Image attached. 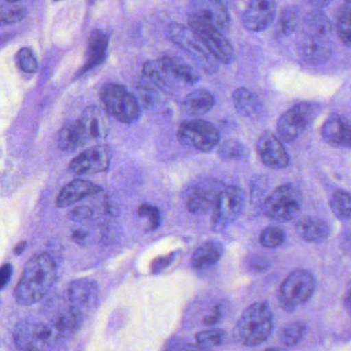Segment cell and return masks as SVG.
Here are the masks:
<instances>
[{
    "label": "cell",
    "mask_w": 351,
    "mask_h": 351,
    "mask_svg": "<svg viewBox=\"0 0 351 351\" xmlns=\"http://www.w3.org/2000/svg\"><path fill=\"white\" fill-rule=\"evenodd\" d=\"M299 23V9L295 5H289L283 10L279 17L277 32L282 36H291L297 30Z\"/></svg>",
    "instance_id": "34"
},
{
    "label": "cell",
    "mask_w": 351,
    "mask_h": 351,
    "mask_svg": "<svg viewBox=\"0 0 351 351\" xmlns=\"http://www.w3.org/2000/svg\"><path fill=\"white\" fill-rule=\"evenodd\" d=\"M350 16L351 3L346 1L339 8L337 13L336 32L341 42L347 48L351 45Z\"/></svg>",
    "instance_id": "32"
},
{
    "label": "cell",
    "mask_w": 351,
    "mask_h": 351,
    "mask_svg": "<svg viewBox=\"0 0 351 351\" xmlns=\"http://www.w3.org/2000/svg\"><path fill=\"white\" fill-rule=\"evenodd\" d=\"M304 36L328 38L332 32V23L322 10L313 9L303 19Z\"/></svg>",
    "instance_id": "29"
},
{
    "label": "cell",
    "mask_w": 351,
    "mask_h": 351,
    "mask_svg": "<svg viewBox=\"0 0 351 351\" xmlns=\"http://www.w3.org/2000/svg\"><path fill=\"white\" fill-rule=\"evenodd\" d=\"M250 268L252 271L256 272H263V271L267 270L269 268V263L266 258H263L261 256H254L250 260V264H248Z\"/></svg>",
    "instance_id": "44"
},
{
    "label": "cell",
    "mask_w": 351,
    "mask_h": 351,
    "mask_svg": "<svg viewBox=\"0 0 351 351\" xmlns=\"http://www.w3.org/2000/svg\"><path fill=\"white\" fill-rule=\"evenodd\" d=\"M256 152L261 161L272 169H282L289 164V154L283 143L271 132L261 135L256 143Z\"/></svg>",
    "instance_id": "15"
},
{
    "label": "cell",
    "mask_w": 351,
    "mask_h": 351,
    "mask_svg": "<svg viewBox=\"0 0 351 351\" xmlns=\"http://www.w3.org/2000/svg\"><path fill=\"white\" fill-rule=\"evenodd\" d=\"M27 11L23 7H10L0 10V24L19 23L22 20L25 19Z\"/></svg>",
    "instance_id": "40"
},
{
    "label": "cell",
    "mask_w": 351,
    "mask_h": 351,
    "mask_svg": "<svg viewBox=\"0 0 351 351\" xmlns=\"http://www.w3.org/2000/svg\"><path fill=\"white\" fill-rule=\"evenodd\" d=\"M350 125L344 116L332 114L322 127V136L334 147H350Z\"/></svg>",
    "instance_id": "19"
},
{
    "label": "cell",
    "mask_w": 351,
    "mask_h": 351,
    "mask_svg": "<svg viewBox=\"0 0 351 351\" xmlns=\"http://www.w3.org/2000/svg\"><path fill=\"white\" fill-rule=\"evenodd\" d=\"M273 328L270 305L265 301L256 302L242 312L234 330V338L243 346H258L269 340Z\"/></svg>",
    "instance_id": "2"
},
{
    "label": "cell",
    "mask_w": 351,
    "mask_h": 351,
    "mask_svg": "<svg viewBox=\"0 0 351 351\" xmlns=\"http://www.w3.org/2000/svg\"><path fill=\"white\" fill-rule=\"evenodd\" d=\"M315 279L311 273L302 269L293 271L283 280L279 300L283 310L293 312L309 301L315 291Z\"/></svg>",
    "instance_id": "6"
},
{
    "label": "cell",
    "mask_w": 351,
    "mask_h": 351,
    "mask_svg": "<svg viewBox=\"0 0 351 351\" xmlns=\"http://www.w3.org/2000/svg\"><path fill=\"white\" fill-rule=\"evenodd\" d=\"M285 240V231L278 227H267L260 235L261 245L269 250H274L282 245Z\"/></svg>",
    "instance_id": "38"
},
{
    "label": "cell",
    "mask_w": 351,
    "mask_h": 351,
    "mask_svg": "<svg viewBox=\"0 0 351 351\" xmlns=\"http://www.w3.org/2000/svg\"><path fill=\"white\" fill-rule=\"evenodd\" d=\"M80 125L83 129L87 141L89 139H99L106 135V120L97 108H88L79 119Z\"/></svg>",
    "instance_id": "28"
},
{
    "label": "cell",
    "mask_w": 351,
    "mask_h": 351,
    "mask_svg": "<svg viewBox=\"0 0 351 351\" xmlns=\"http://www.w3.org/2000/svg\"><path fill=\"white\" fill-rule=\"evenodd\" d=\"M215 106V97L207 90L198 89L191 92L182 102L184 114L190 117H199L207 114Z\"/></svg>",
    "instance_id": "26"
},
{
    "label": "cell",
    "mask_w": 351,
    "mask_h": 351,
    "mask_svg": "<svg viewBox=\"0 0 351 351\" xmlns=\"http://www.w3.org/2000/svg\"><path fill=\"white\" fill-rule=\"evenodd\" d=\"M178 139L186 147L206 153L219 145L221 136L219 130L211 123L195 119L180 125Z\"/></svg>",
    "instance_id": "8"
},
{
    "label": "cell",
    "mask_w": 351,
    "mask_h": 351,
    "mask_svg": "<svg viewBox=\"0 0 351 351\" xmlns=\"http://www.w3.org/2000/svg\"><path fill=\"white\" fill-rule=\"evenodd\" d=\"M219 158L226 162H238L247 158L248 149L243 143L234 139L226 141L217 149Z\"/></svg>",
    "instance_id": "33"
},
{
    "label": "cell",
    "mask_w": 351,
    "mask_h": 351,
    "mask_svg": "<svg viewBox=\"0 0 351 351\" xmlns=\"http://www.w3.org/2000/svg\"><path fill=\"white\" fill-rule=\"evenodd\" d=\"M225 188V184L217 180H204L192 184L184 193L186 209L193 215H205L215 207Z\"/></svg>",
    "instance_id": "12"
},
{
    "label": "cell",
    "mask_w": 351,
    "mask_h": 351,
    "mask_svg": "<svg viewBox=\"0 0 351 351\" xmlns=\"http://www.w3.org/2000/svg\"><path fill=\"white\" fill-rule=\"evenodd\" d=\"M165 351H211L210 349L203 348L198 344L186 342L182 340L170 341Z\"/></svg>",
    "instance_id": "42"
},
{
    "label": "cell",
    "mask_w": 351,
    "mask_h": 351,
    "mask_svg": "<svg viewBox=\"0 0 351 351\" xmlns=\"http://www.w3.org/2000/svg\"><path fill=\"white\" fill-rule=\"evenodd\" d=\"M160 61L178 85L192 86L200 80L197 71L180 57L167 55L160 58Z\"/></svg>",
    "instance_id": "23"
},
{
    "label": "cell",
    "mask_w": 351,
    "mask_h": 351,
    "mask_svg": "<svg viewBox=\"0 0 351 351\" xmlns=\"http://www.w3.org/2000/svg\"><path fill=\"white\" fill-rule=\"evenodd\" d=\"M276 3L271 0H254L246 8L242 16V24L250 32L267 29L274 20Z\"/></svg>",
    "instance_id": "16"
},
{
    "label": "cell",
    "mask_w": 351,
    "mask_h": 351,
    "mask_svg": "<svg viewBox=\"0 0 351 351\" xmlns=\"http://www.w3.org/2000/svg\"><path fill=\"white\" fill-rule=\"evenodd\" d=\"M188 17L195 18L225 36L231 27V18L225 3L217 0H198L189 5Z\"/></svg>",
    "instance_id": "13"
},
{
    "label": "cell",
    "mask_w": 351,
    "mask_h": 351,
    "mask_svg": "<svg viewBox=\"0 0 351 351\" xmlns=\"http://www.w3.org/2000/svg\"><path fill=\"white\" fill-rule=\"evenodd\" d=\"M87 143L79 121L66 123L59 133L58 145L62 151L73 152Z\"/></svg>",
    "instance_id": "30"
},
{
    "label": "cell",
    "mask_w": 351,
    "mask_h": 351,
    "mask_svg": "<svg viewBox=\"0 0 351 351\" xmlns=\"http://www.w3.org/2000/svg\"><path fill=\"white\" fill-rule=\"evenodd\" d=\"M303 205V196L295 186L283 184L273 191L262 203V211L273 221H285L295 219Z\"/></svg>",
    "instance_id": "3"
},
{
    "label": "cell",
    "mask_w": 351,
    "mask_h": 351,
    "mask_svg": "<svg viewBox=\"0 0 351 351\" xmlns=\"http://www.w3.org/2000/svg\"><path fill=\"white\" fill-rule=\"evenodd\" d=\"M300 56L311 65L324 64L332 55V45L328 38L304 36L299 44Z\"/></svg>",
    "instance_id": "18"
},
{
    "label": "cell",
    "mask_w": 351,
    "mask_h": 351,
    "mask_svg": "<svg viewBox=\"0 0 351 351\" xmlns=\"http://www.w3.org/2000/svg\"><path fill=\"white\" fill-rule=\"evenodd\" d=\"M101 99L106 112L119 122L132 124L141 114L137 98L119 84H108L102 88Z\"/></svg>",
    "instance_id": "4"
},
{
    "label": "cell",
    "mask_w": 351,
    "mask_h": 351,
    "mask_svg": "<svg viewBox=\"0 0 351 351\" xmlns=\"http://www.w3.org/2000/svg\"><path fill=\"white\" fill-rule=\"evenodd\" d=\"M101 192V188L93 182H88V180H75L69 182L59 193L57 197V207L71 206L87 197L93 196Z\"/></svg>",
    "instance_id": "21"
},
{
    "label": "cell",
    "mask_w": 351,
    "mask_h": 351,
    "mask_svg": "<svg viewBox=\"0 0 351 351\" xmlns=\"http://www.w3.org/2000/svg\"><path fill=\"white\" fill-rule=\"evenodd\" d=\"M319 106L311 102L295 104L285 112L277 122V137L281 143L295 141L319 112Z\"/></svg>",
    "instance_id": "7"
},
{
    "label": "cell",
    "mask_w": 351,
    "mask_h": 351,
    "mask_svg": "<svg viewBox=\"0 0 351 351\" xmlns=\"http://www.w3.org/2000/svg\"><path fill=\"white\" fill-rule=\"evenodd\" d=\"M143 82L160 91L167 94H174L180 87L176 80L170 75L167 69L162 64L160 59L158 60H149L143 64Z\"/></svg>",
    "instance_id": "17"
},
{
    "label": "cell",
    "mask_w": 351,
    "mask_h": 351,
    "mask_svg": "<svg viewBox=\"0 0 351 351\" xmlns=\"http://www.w3.org/2000/svg\"><path fill=\"white\" fill-rule=\"evenodd\" d=\"M233 104L238 114L244 118H258L263 110V104L260 97L254 92L245 88H240L234 91Z\"/></svg>",
    "instance_id": "27"
},
{
    "label": "cell",
    "mask_w": 351,
    "mask_h": 351,
    "mask_svg": "<svg viewBox=\"0 0 351 351\" xmlns=\"http://www.w3.org/2000/svg\"><path fill=\"white\" fill-rule=\"evenodd\" d=\"M306 324L302 322H291L281 330L280 341L285 346L293 347L305 336Z\"/></svg>",
    "instance_id": "36"
},
{
    "label": "cell",
    "mask_w": 351,
    "mask_h": 351,
    "mask_svg": "<svg viewBox=\"0 0 351 351\" xmlns=\"http://www.w3.org/2000/svg\"><path fill=\"white\" fill-rule=\"evenodd\" d=\"M26 243L24 241H22L21 243L18 244L17 247L15 248V254H20L22 252H23L24 248H25Z\"/></svg>",
    "instance_id": "49"
},
{
    "label": "cell",
    "mask_w": 351,
    "mask_h": 351,
    "mask_svg": "<svg viewBox=\"0 0 351 351\" xmlns=\"http://www.w3.org/2000/svg\"><path fill=\"white\" fill-rule=\"evenodd\" d=\"M14 339L22 350L46 351L60 338L54 326L25 320L16 326Z\"/></svg>",
    "instance_id": "9"
},
{
    "label": "cell",
    "mask_w": 351,
    "mask_h": 351,
    "mask_svg": "<svg viewBox=\"0 0 351 351\" xmlns=\"http://www.w3.org/2000/svg\"><path fill=\"white\" fill-rule=\"evenodd\" d=\"M17 61L20 69L25 73H34L38 69V61L29 49L22 48L18 53Z\"/></svg>",
    "instance_id": "41"
},
{
    "label": "cell",
    "mask_w": 351,
    "mask_h": 351,
    "mask_svg": "<svg viewBox=\"0 0 351 351\" xmlns=\"http://www.w3.org/2000/svg\"><path fill=\"white\" fill-rule=\"evenodd\" d=\"M174 256H176V254H168V256H161V258L154 261L153 265H152L153 272H159V271L163 270L166 267L169 266L172 261H173Z\"/></svg>",
    "instance_id": "45"
},
{
    "label": "cell",
    "mask_w": 351,
    "mask_h": 351,
    "mask_svg": "<svg viewBox=\"0 0 351 351\" xmlns=\"http://www.w3.org/2000/svg\"><path fill=\"white\" fill-rule=\"evenodd\" d=\"M12 274H13V267L11 264H5L0 267V289L8 285Z\"/></svg>",
    "instance_id": "47"
},
{
    "label": "cell",
    "mask_w": 351,
    "mask_h": 351,
    "mask_svg": "<svg viewBox=\"0 0 351 351\" xmlns=\"http://www.w3.org/2000/svg\"><path fill=\"white\" fill-rule=\"evenodd\" d=\"M223 244L215 240H208L201 244L192 256L193 268L197 270H204L217 264L223 256Z\"/></svg>",
    "instance_id": "25"
},
{
    "label": "cell",
    "mask_w": 351,
    "mask_h": 351,
    "mask_svg": "<svg viewBox=\"0 0 351 351\" xmlns=\"http://www.w3.org/2000/svg\"><path fill=\"white\" fill-rule=\"evenodd\" d=\"M330 209L335 217L342 221H348L351 215L350 195L348 192L338 190L330 198Z\"/></svg>",
    "instance_id": "35"
},
{
    "label": "cell",
    "mask_w": 351,
    "mask_h": 351,
    "mask_svg": "<svg viewBox=\"0 0 351 351\" xmlns=\"http://www.w3.org/2000/svg\"><path fill=\"white\" fill-rule=\"evenodd\" d=\"M108 47V36L102 30H94L89 38L87 49V61L81 73H87L104 62Z\"/></svg>",
    "instance_id": "24"
},
{
    "label": "cell",
    "mask_w": 351,
    "mask_h": 351,
    "mask_svg": "<svg viewBox=\"0 0 351 351\" xmlns=\"http://www.w3.org/2000/svg\"><path fill=\"white\" fill-rule=\"evenodd\" d=\"M112 152L106 145H97L80 154L69 164V171L75 176L99 173L110 168Z\"/></svg>",
    "instance_id": "14"
},
{
    "label": "cell",
    "mask_w": 351,
    "mask_h": 351,
    "mask_svg": "<svg viewBox=\"0 0 351 351\" xmlns=\"http://www.w3.org/2000/svg\"><path fill=\"white\" fill-rule=\"evenodd\" d=\"M167 36L174 45L184 51L205 73H217L219 66L217 61L211 56L189 26L178 23L169 24Z\"/></svg>",
    "instance_id": "5"
},
{
    "label": "cell",
    "mask_w": 351,
    "mask_h": 351,
    "mask_svg": "<svg viewBox=\"0 0 351 351\" xmlns=\"http://www.w3.org/2000/svg\"><path fill=\"white\" fill-rule=\"evenodd\" d=\"M137 215L141 219H147L149 231H155L161 226V213L158 207L152 204H141L137 209Z\"/></svg>",
    "instance_id": "39"
},
{
    "label": "cell",
    "mask_w": 351,
    "mask_h": 351,
    "mask_svg": "<svg viewBox=\"0 0 351 351\" xmlns=\"http://www.w3.org/2000/svg\"><path fill=\"white\" fill-rule=\"evenodd\" d=\"M244 207V193L235 186H226L213 207L211 227L213 231L221 232L241 215Z\"/></svg>",
    "instance_id": "10"
},
{
    "label": "cell",
    "mask_w": 351,
    "mask_h": 351,
    "mask_svg": "<svg viewBox=\"0 0 351 351\" xmlns=\"http://www.w3.org/2000/svg\"><path fill=\"white\" fill-rule=\"evenodd\" d=\"M82 322H83V314L71 307L58 316L53 326L58 334L59 338H63L73 334L80 328Z\"/></svg>",
    "instance_id": "31"
},
{
    "label": "cell",
    "mask_w": 351,
    "mask_h": 351,
    "mask_svg": "<svg viewBox=\"0 0 351 351\" xmlns=\"http://www.w3.org/2000/svg\"><path fill=\"white\" fill-rule=\"evenodd\" d=\"M189 27L198 36L203 46L210 53L217 62L230 64L236 58L233 46L223 34L203 22L188 17Z\"/></svg>",
    "instance_id": "11"
},
{
    "label": "cell",
    "mask_w": 351,
    "mask_h": 351,
    "mask_svg": "<svg viewBox=\"0 0 351 351\" xmlns=\"http://www.w3.org/2000/svg\"><path fill=\"white\" fill-rule=\"evenodd\" d=\"M265 351H285L283 349L277 348V347H271V348L266 349Z\"/></svg>",
    "instance_id": "50"
},
{
    "label": "cell",
    "mask_w": 351,
    "mask_h": 351,
    "mask_svg": "<svg viewBox=\"0 0 351 351\" xmlns=\"http://www.w3.org/2000/svg\"><path fill=\"white\" fill-rule=\"evenodd\" d=\"M92 215L91 208L87 206H80L77 208L73 209L71 213V219L75 221H85V219H89Z\"/></svg>",
    "instance_id": "43"
},
{
    "label": "cell",
    "mask_w": 351,
    "mask_h": 351,
    "mask_svg": "<svg viewBox=\"0 0 351 351\" xmlns=\"http://www.w3.org/2000/svg\"><path fill=\"white\" fill-rule=\"evenodd\" d=\"M57 277L54 260L47 252H38L24 267L15 289L18 303L24 306L38 303L49 293Z\"/></svg>",
    "instance_id": "1"
},
{
    "label": "cell",
    "mask_w": 351,
    "mask_h": 351,
    "mask_svg": "<svg viewBox=\"0 0 351 351\" xmlns=\"http://www.w3.org/2000/svg\"><path fill=\"white\" fill-rule=\"evenodd\" d=\"M308 5H311L314 9L320 10L330 5V1H308Z\"/></svg>",
    "instance_id": "48"
},
{
    "label": "cell",
    "mask_w": 351,
    "mask_h": 351,
    "mask_svg": "<svg viewBox=\"0 0 351 351\" xmlns=\"http://www.w3.org/2000/svg\"><path fill=\"white\" fill-rule=\"evenodd\" d=\"M98 287L95 281L83 278L73 281L69 287L71 308L83 314V309L91 307L97 299Z\"/></svg>",
    "instance_id": "20"
},
{
    "label": "cell",
    "mask_w": 351,
    "mask_h": 351,
    "mask_svg": "<svg viewBox=\"0 0 351 351\" xmlns=\"http://www.w3.org/2000/svg\"><path fill=\"white\" fill-rule=\"evenodd\" d=\"M295 232L304 241L309 243H322L330 235L328 221L315 217H305L295 225Z\"/></svg>",
    "instance_id": "22"
},
{
    "label": "cell",
    "mask_w": 351,
    "mask_h": 351,
    "mask_svg": "<svg viewBox=\"0 0 351 351\" xmlns=\"http://www.w3.org/2000/svg\"><path fill=\"white\" fill-rule=\"evenodd\" d=\"M225 340L226 332L221 328H210V330L199 332L196 335L197 344L206 349L219 346L223 344Z\"/></svg>",
    "instance_id": "37"
},
{
    "label": "cell",
    "mask_w": 351,
    "mask_h": 351,
    "mask_svg": "<svg viewBox=\"0 0 351 351\" xmlns=\"http://www.w3.org/2000/svg\"><path fill=\"white\" fill-rule=\"evenodd\" d=\"M223 306L221 304H217L215 308H213V311L209 315L206 316L205 318L204 322L206 324H219L221 320V317H223Z\"/></svg>",
    "instance_id": "46"
}]
</instances>
